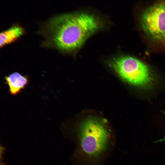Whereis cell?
<instances>
[{"label": "cell", "mask_w": 165, "mask_h": 165, "mask_svg": "<svg viewBox=\"0 0 165 165\" xmlns=\"http://www.w3.org/2000/svg\"><path fill=\"white\" fill-rule=\"evenodd\" d=\"M99 18L93 14L77 12L60 15L46 25L45 32L49 40L59 50L75 51L92 35L103 28Z\"/></svg>", "instance_id": "cell-1"}, {"label": "cell", "mask_w": 165, "mask_h": 165, "mask_svg": "<svg viewBox=\"0 0 165 165\" xmlns=\"http://www.w3.org/2000/svg\"><path fill=\"white\" fill-rule=\"evenodd\" d=\"M75 135L79 151L93 161L97 160L107 152L113 139L106 122L94 116L86 118L79 123Z\"/></svg>", "instance_id": "cell-2"}, {"label": "cell", "mask_w": 165, "mask_h": 165, "mask_svg": "<svg viewBox=\"0 0 165 165\" xmlns=\"http://www.w3.org/2000/svg\"><path fill=\"white\" fill-rule=\"evenodd\" d=\"M108 64L121 78L133 85L145 86L152 81L148 67L135 57L126 55L116 57L109 60Z\"/></svg>", "instance_id": "cell-3"}, {"label": "cell", "mask_w": 165, "mask_h": 165, "mask_svg": "<svg viewBox=\"0 0 165 165\" xmlns=\"http://www.w3.org/2000/svg\"><path fill=\"white\" fill-rule=\"evenodd\" d=\"M142 30L154 42L165 46V1L147 8L141 15Z\"/></svg>", "instance_id": "cell-4"}, {"label": "cell", "mask_w": 165, "mask_h": 165, "mask_svg": "<svg viewBox=\"0 0 165 165\" xmlns=\"http://www.w3.org/2000/svg\"><path fill=\"white\" fill-rule=\"evenodd\" d=\"M4 79L5 84L8 86L9 93L13 96L17 95L21 93L29 82L28 76L23 75L17 72L6 76Z\"/></svg>", "instance_id": "cell-5"}, {"label": "cell", "mask_w": 165, "mask_h": 165, "mask_svg": "<svg viewBox=\"0 0 165 165\" xmlns=\"http://www.w3.org/2000/svg\"><path fill=\"white\" fill-rule=\"evenodd\" d=\"M24 32L22 27L15 26L2 32L0 35V47L14 42L21 37Z\"/></svg>", "instance_id": "cell-6"}]
</instances>
